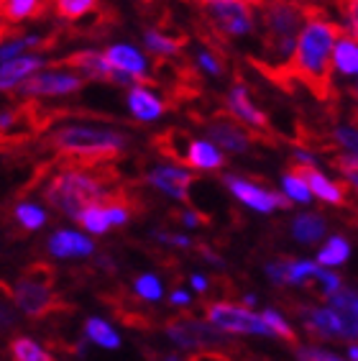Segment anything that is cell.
Returning <instances> with one entry per match:
<instances>
[{
    "label": "cell",
    "mask_w": 358,
    "mask_h": 361,
    "mask_svg": "<svg viewBox=\"0 0 358 361\" xmlns=\"http://www.w3.org/2000/svg\"><path fill=\"white\" fill-rule=\"evenodd\" d=\"M282 190H284V195H287V197H290L292 202H300V205H307V202L312 200L310 185H307L304 174L300 172L297 167L282 177Z\"/></svg>",
    "instance_id": "28"
},
{
    "label": "cell",
    "mask_w": 358,
    "mask_h": 361,
    "mask_svg": "<svg viewBox=\"0 0 358 361\" xmlns=\"http://www.w3.org/2000/svg\"><path fill=\"white\" fill-rule=\"evenodd\" d=\"M85 334H87L90 341H95L97 346H105V348H118V346H121V338H118V334L100 318H90L87 326H85Z\"/></svg>",
    "instance_id": "30"
},
{
    "label": "cell",
    "mask_w": 358,
    "mask_h": 361,
    "mask_svg": "<svg viewBox=\"0 0 358 361\" xmlns=\"http://www.w3.org/2000/svg\"><path fill=\"white\" fill-rule=\"evenodd\" d=\"M315 285H317V295L325 300H331L333 295H335L338 290H340V277H338L335 271L325 269L323 264H320V269L315 271Z\"/></svg>",
    "instance_id": "36"
},
{
    "label": "cell",
    "mask_w": 358,
    "mask_h": 361,
    "mask_svg": "<svg viewBox=\"0 0 358 361\" xmlns=\"http://www.w3.org/2000/svg\"><path fill=\"white\" fill-rule=\"evenodd\" d=\"M54 13L67 23H80L100 8V0H51Z\"/></svg>",
    "instance_id": "27"
},
{
    "label": "cell",
    "mask_w": 358,
    "mask_h": 361,
    "mask_svg": "<svg viewBox=\"0 0 358 361\" xmlns=\"http://www.w3.org/2000/svg\"><path fill=\"white\" fill-rule=\"evenodd\" d=\"M295 167L304 174V180H307V185H310L312 195H315L317 200L328 202V205H343L345 202L343 185H338L331 177H325L317 167H302V164H295Z\"/></svg>",
    "instance_id": "19"
},
{
    "label": "cell",
    "mask_w": 358,
    "mask_h": 361,
    "mask_svg": "<svg viewBox=\"0 0 358 361\" xmlns=\"http://www.w3.org/2000/svg\"><path fill=\"white\" fill-rule=\"evenodd\" d=\"M116 169L103 167V164H80V161H67L62 172H56L49 185L44 188V197L51 208L62 210L64 216L80 221L90 205L111 200L118 190Z\"/></svg>",
    "instance_id": "3"
},
{
    "label": "cell",
    "mask_w": 358,
    "mask_h": 361,
    "mask_svg": "<svg viewBox=\"0 0 358 361\" xmlns=\"http://www.w3.org/2000/svg\"><path fill=\"white\" fill-rule=\"evenodd\" d=\"M197 64H200L202 72H207V75H213V77H221L223 70H226V67H223V59L213 49H200V51H197Z\"/></svg>",
    "instance_id": "38"
},
{
    "label": "cell",
    "mask_w": 358,
    "mask_h": 361,
    "mask_svg": "<svg viewBox=\"0 0 358 361\" xmlns=\"http://www.w3.org/2000/svg\"><path fill=\"white\" fill-rule=\"evenodd\" d=\"M261 318H264V323L271 328V334H274V336H279V338H284V341H290V343H297L295 328L287 323V318H284L282 313H276V310H264Z\"/></svg>",
    "instance_id": "35"
},
{
    "label": "cell",
    "mask_w": 358,
    "mask_h": 361,
    "mask_svg": "<svg viewBox=\"0 0 358 361\" xmlns=\"http://www.w3.org/2000/svg\"><path fill=\"white\" fill-rule=\"evenodd\" d=\"M13 218L18 221L23 231H39L47 223V216L39 205H31V202H18L13 210Z\"/></svg>",
    "instance_id": "31"
},
{
    "label": "cell",
    "mask_w": 358,
    "mask_h": 361,
    "mask_svg": "<svg viewBox=\"0 0 358 361\" xmlns=\"http://www.w3.org/2000/svg\"><path fill=\"white\" fill-rule=\"evenodd\" d=\"M185 164L192 169H202V172H215L226 164V157H223L221 146L215 141H200V139H190L185 154Z\"/></svg>",
    "instance_id": "17"
},
{
    "label": "cell",
    "mask_w": 358,
    "mask_h": 361,
    "mask_svg": "<svg viewBox=\"0 0 358 361\" xmlns=\"http://www.w3.org/2000/svg\"><path fill=\"white\" fill-rule=\"evenodd\" d=\"M259 31H261L264 62H256V67L268 72L271 80H284L287 64L292 62V54L297 49V39L302 31L307 16L315 11L312 3H297V0H259Z\"/></svg>",
    "instance_id": "2"
},
{
    "label": "cell",
    "mask_w": 358,
    "mask_h": 361,
    "mask_svg": "<svg viewBox=\"0 0 358 361\" xmlns=\"http://www.w3.org/2000/svg\"><path fill=\"white\" fill-rule=\"evenodd\" d=\"M343 34V26L325 18L320 11H312L304 21L292 62L287 64L282 85L290 80L307 85L317 97H328V87L333 85V51Z\"/></svg>",
    "instance_id": "1"
},
{
    "label": "cell",
    "mask_w": 358,
    "mask_h": 361,
    "mask_svg": "<svg viewBox=\"0 0 358 361\" xmlns=\"http://www.w3.org/2000/svg\"><path fill=\"white\" fill-rule=\"evenodd\" d=\"M300 361H345L340 356L331 354V351H323V348H315V346H302L297 351Z\"/></svg>",
    "instance_id": "40"
},
{
    "label": "cell",
    "mask_w": 358,
    "mask_h": 361,
    "mask_svg": "<svg viewBox=\"0 0 358 361\" xmlns=\"http://www.w3.org/2000/svg\"><path fill=\"white\" fill-rule=\"evenodd\" d=\"M356 92H358V82H356Z\"/></svg>",
    "instance_id": "54"
},
{
    "label": "cell",
    "mask_w": 358,
    "mask_h": 361,
    "mask_svg": "<svg viewBox=\"0 0 358 361\" xmlns=\"http://www.w3.org/2000/svg\"><path fill=\"white\" fill-rule=\"evenodd\" d=\"M333 141L343 154H356L358 157V123H338L333 128Z\"/></svg>",
    "instance_id": "34"
},
{
    "label": "cell",
    "mask_w": 358,
    "mask_h": 361,
    "mask_svg": "<svg viewBox=\"0 0 358 361\" xmlns=\"http://www.w3.org/2000/svg\"><path fill=\"white\" fill-rule=\"evenodd\" d=\"M304 328L317 338H343V323L333 307H304Z\"/></svg>",
    "instance_id": "16"
},
{
    "label": "cell",
    "mask_w": 358,
    "mask_h": 361,
    "mask_svg": "<svg viewBox=\"0 0 358 361\" xmlns=\"http://www.w3.org/2000/svg\"><path fill=\"white\" fill-rule=\"evenodd\" d=\"M335 3L340 6V16H343V31L358 39V0H335Z\"/></svg>",
    "instance_id": "37"
},
{
    "label": "cell",
    "mask_w": 358,
    "mask_h": 361,
    "mask_svg": "<svg viewBox=\"0 0 358 361\" xmlns=\"http://www.w3.org/2000/svg\"><path fill=\"white\" fill-rule=\"evenodd\" d=\"M59 67H69V70H77L82 77H90V80H111L113 82V67L108 62V56L95 51V49H80V51H72L67 59L59 62Z\"/></svg>",
    "instance_id": "14"
},
{
    "label": "cell",
    "mask_w": 358,
    "mask_h": 361,
    "mask_svg": "<svg viewBox=\"0 0 358 361\" xmlns=\"http://www.w3.org/2000/svg\"><path fill=\"white\" fill-rule=\"evenodd\" d=\"M207 136H210V141H215L221 149H226L230 154H243L251 149V136L246 133V128H241V121H233V116L210 121L207 123Z\"/></svg>",
    "instance_id": "12"
},
{
    "label": "cell",
    "mask_w": 358,
    "mask_h": 361,
    "mask_svg": "<svg viewBox=\"0 0 358 361\" xmlns=\"http://www.w3.org/2000/svg\"><path fill=\"white\" fill-rule=\"evenodd\" d=\"M333 70L340 77H358V39L348 31H343L335 44Z\"/></svg>",
    "instance_id": "22"
},
{
    "label": "cell",
    "mask_w": 358,
    "mask_h": 361,
    "mask_svg": "<svg viewBox=\"0 0 358 361\" xmlns=\"http://www.w3.org/2000/svg\"><path fill=\"white\" fill-rule=\"evenodd\" d=\"M190 361H230V359L218 354V351H200V354H195Z\"/></svg>",
    "instance_id": "43"
},
{
    "label": "cell",
    "mask_w": 358,
    "mask_h": 361,
    "mask_svg": "<svg viewBox=\"0 0 358 361\" xmlns=\"http://www.w3.org/2000/svg\"><path fill=\"white\" fill-rule=\"evenodd\" d=\"M3 6H6V0H0V11H3Z\"/></svg>",
    "instance_id": "52"
},
{
    "label": "cell",
    "mask_w": 358,
    "mask_h": 361,
    "mask_svg": "<svg viewBox=\"0 0 358 361\" xmlns=\"http://www.w3.org/2000/svg\"><path fill=\"white\" fill-rule=\"evenodd\" d=\"M345 180H348V185L358 192V174H351V177H345Z\"/></svg>",
    "instance_id": "48"
},
{
    "label": "cell",
    "mask_w": 358,
    "mask_h": 361,
    "mask_svg": "<svg viewBox=\"0 0 358 361\" xmlns=\"http://www.w3.org/2000/svg\"><path fill=\"white\" fill-rule=\"evenodd\" d=\"M164 361H182V359H179V356H174V354H172V356H166Z\"/></svg>",
    "instance_id": "51"
},
{
    "label": "cell",
    "mask_w": 358,
    "mask_h": 361,
    "mask_svg": "<svg viewBox=\"0 0 358 361\" xmlns=\"http://www.w3.org/2000/svg\"><path fill=\"white\" fill-rule=\"evenodd\" d=\"M331 307L343 323V338L358 341V292L340 287L331 298Z\"/></svg>",
    "instance_id": "18"
},
{
    "label": "cell",
    "mask_w": 358,
    "mask_h": 361,
    "mask_svg": "<svg viewBox=\"0 0 358 361\" xmlns=\"http://www.w3.org/2000/svg\"><path fill=\"white\" fill-rule=\"evenodd\" d=\"M136 292L149 302H156L161 298V282L156 277H152V274H144V277L136 279Z\"/></svg>",
    "instance_id": "39"
},
{
    "label": "cell",
    "mask_w": 358,
    "mask_h": 361,
    "mask_svg": "<svg viewBox=\"0 0 358 361\" xmlns=\"http://www.w3.org/2000/svg\"><path fill=\"white\" fill-rule=\"evenodd\" d=\"M226 105H228V113H230L235 121H241V123L251 126L254 131H266V128H268V118L264 116L261 108L251 100V95H248V87L243 82H235L233 87L228 90Z\"/></svg>",
    "instance_id": "11"
},
{
    "label": "cell",
    "mask_w": 358,
    "mask_h": 361,
    "mask_svg": "<svg viewBox=\"0 0 358 361\" xmlns=\"http://www.w3.org/2000/svg\"><path fill=\"white\" fill-rule=\"evenodd\" d=\"M77 223H82L85 231H90V233H97V236L111 228V221H108V213H105L103 202H97V205H90L82 216H80V221H77Z\"/></svg>",
    "instance_id": "33"
},
{
    "label": "cell",
    "mask_w": 358,
    "mask_h": 361,
    "mask_svg": "<svg viewBox=\"0 0 358 361\" xmlns=\"http://www.w3.org/2000/svg\"><path fill=\"white\" fill-rule=\"evenodd\" d=\"M159 241L174 243V246H190V238L187 236H177V233H156Z\"/></svg>",
    "instance_id": "42"
},
{
    "label": "cell",
    "mask_w": 358,
    "mask_h": 361,
    "mask_svg": "<svg viewBox=\"0 0 358 361\" xmlns=\"http://www.w3.org/2000/svg\"><path fill=\"white\" fill-rule=\"evenodd\" d=\"M335 167L343 177H351V174H358V157L356 154H338L335 157Z\"/></svg>",
    "instance_id": "41"
},
{
    "label": "cell",
    "mask_w": 358,
    "mask_h": 361,
    "mask_svg": "<svg viewBox=\"0 0 358 361\" xmlns=\"http://www.w3.org/2000/svg\"><path fill=\"white\" fill-rule=\"evenodd\" d=\"M82 87V80L77 75H69V72H44V75H36L31 80H23L18 85V92L28 97H42V95H67V92H75Z\"/></svg>",
    "instance_id": "10"
},
{
    "label": "cell",
    "mask_w": 358,
    "mask_h": 361,
    "mask_svg": "<svg viewBox=\"0 0 358 361\" xmlns=\"http://www.w3.org/2000/svg\"><path fill=\"white\" fill-rule=\"evenodd\" d=\"M172 302H174V305H190V295H187V292H182V290H174L172 292Z\"/></svg>",
    "instance_id": "44"
},
{
    "label": "cell",
    "mask_w": 358,
    "mask_h": 361,
    "mask_svg": "<svg viewBox=\"0 0 358 361\" xmlns=\"http://www.w3.org/2000/svg\"><path fill=\"white\" fill-rule=\"evenodd\" d=\"M11 354H13L16 361H54L31 338H16L13 343H11Z\"/></svg>",
    "instance_id": "32"
},
{
    "label": "cell",
    "mask_w": 358,
    "mask_h": 361,
    "mask_svg": "<svg viewBox=\"0 0 358 361\" xmlns=\"http://www.w3.org/2000/svg\"><path fill=\"white\" fill-rule=\"evenodd\" d=\"M51 0H6V6L0 11V18L8 23H23L44 18Z\"/></svg>",
    "instance_id": "24"
},
{
    "label": "cell",
    "mask_w": 358,
    "mask_h": 361,
    "mask_svg": "<svg viewBox=\"0 0 358 361\" xmlns=\"http://www.w3.org/2000/svg\"><path fill=\"white\" fill-rule=\"evenodd\" d=\"M205 8V26L213 31L215 44L228 39H243L259 28V11L251 0H218Z\"/></svg>",
    "instance_id": "5"
},
{
    "label": "cell",
    "mask_w": 358,
    "mask_h": 361,
    "mask_svg": "<svg viewBox=\"0 0 358 361\" xmlns=\"http://www.w3.org/2000/svg\"><path fill=\"white\" fill-rule=\"evenodd\" d=\"M192 287L197 292H205L207 290V279L202 277V274H195V277H192Z\"/></svg>",
    "instance_id": "46"
},
{
    "label": "cell",
    "mask_w": 358,
    "mask_h": 361,
    "mask_svg": "<svg viewBox=\"0 0 358 361\" xmlns=\"http://www.w3.org/2000/svg\"><path fill=\"white\" fill-rule=\"evenodd\" d=\"M226 185L246 208L256 210V213H274V210H287L292 205V200L287 195L271 192V190L261 188V185H256V182L235 177V174H228Z\"/></svg>",
    "instance_id": "8"
},
{
    "label": "cell",
    "mask_w": 358,
    "mask_h": 361,
    "mask_svg": "<svg viewBox=\"0 0 358 361\" xmlns=\"http://www.w3.org/2000/svg\"><path fill=\"white\" fill-rule=\"evenodd\" d=\"M51 152L62 154L69 161L80 164H103L108 159H116L118 154L128 146L123 133L113 128H95V126H64L56 128L47 139Z\"/></svg>",
    "instance_id": "4"
},
{
    "label": "cell",
    "mask_w": 358,
    "mask_h": 361,
    "mask_svg": "<svg viewBox=\"0 0 358 361\" xmlns=\"http://www.w3.org/2000/svg\"><path fill=\"white\" fill-rule=\"evenodd\" d=\"M105 56H108V62H111L116 70L133 75L141 85H152L149 62H146V56L141 54L138 49H133L131 44H113V47H108Z\"/></svg>",
    "instance_id": "15"
},
{
    "label": "cell",
    "mask_w": 358,
    "mask_h": 361,
    "mask_svg": "<svg viewBox=\"0 0 358 361\" xmlns=\"http://www.w3.org/2000/svg\"><path fill=\"white\" fill-rule=\"evenodd\" d=\"M49 251L59 259L87 257V254H92V241L75 233V231H59V233L49 238Z\"/></svg>",
    "instance_id": "23"
},
{
    "label": "cell",
    "mask_w": 358,
    "mask_h": 361,
    "mask_svg": "<svg viewBox=\"0 0 358 361\" xmlns=\"http://www.w3.org/2000/svg\"><path fill=\"white\" fill-rule=\"evenodd\" d=\"M297 3H310V0H297Z\"/></svg>",
    "instance_id": "53"
},
{
    "label": "cell",
    "mask_w": 358,
    "mask_h": 361,
    "mask_svg": "<svg viewBox=\"0 0 358 361\" xmlns=\"http://www.w3.org/2000/svg\"><path fill=\"white\" fill-rule=\"evenodd\" d=\"M348 359H351V361H358V346H351V348H348Z\"/></svg>",
    "instance_id": "49"
},
{
    "label": "cell",
    "mask_w": 358,
    "mask_h": 361,
    "mask_svg": "<svg viewBox=\"0 0 358 361\" xmlns=\"http://www.w3.org/2000/svg\"><path fill=\"white\" fill-rule=\"evenodd\" d=\"M325 218L317 216V213H302L292 221V236L297 238L300 243H315L325 236Z\"/></svg>",
    "instance_id": "26"
},
{
    "label": "cell",
    "mask_w": 358,
    "mask_h": 361,
    "mask_svg": "<svg viewBox=\"0 0 358 361\" xmlns=\"http://www.w3.org/2000/svg\"><path fill=\"white\" fill-rule=\"evenodd\" d=\"M348 257H351V246H348V241H345L343 236H331L328 243L320 249V254H317V262H320L323 267H340L348 262Z\"/></svg>",
    "instance_id": "29"
},
{
    "label": "cell",
    "mask_w": 358,
    "mask_h": 361,
    "mask_svg": "<svg viewBox=\"0 0 358 361\" xmlns=\"http://www.w3.org/2000/svg\"><path fill=\"white\" fill-rule=\"evenodd\" d=\"M192 172L177 167V164H161L149 172V182L154 188L161 190L164 195L174 197V200H190V185H192Z\"/></svg>",
    "instance_id": "13"
},
{
    "label": "cell",
    "mask_w": 358,
    "mask_h": 361,
    "mask_svg": "<svg viewBox=\"0 0 358 361\" xmlns=\"http://www.w3.org/2000/svg\"><path fill=\"white\" fill-rule=\"evenodd\" d=\"M16 302L28 318H47L51 313H59L62 300L56 298L47 267H34L16 282Z\"/></svg>",
    "instance_id": "6"
},
{
    "label": "cell",
    "mask_w": 358,
    "mask_h": 361,
    "mask_svg": "<svg viewBox=\"0 0 358 361\" xmlns=\"http://www.w3.org/2000/svg\"><path fill=\"white\" fill-rule=\"evenodd\" d=\"M144 44L156 59H172V56L182 54L185 49V39H174V36L161 34L159 28H146L144 31Z\"/></svg>",
    "instance_id": "25"
},
{
    "label": "cell",
    "mask_w": 358,
    "mask_h": 361,
    "mask_svg": "<svg viewBox=\"0 0 358 361\" xmlns=\"http://www.w3.org/2000/svg\"><path fill=\"white\" fill-rule=\"evenodd\" d=\"M128 108L138 121H156L161 118V113L166 111V105L149 90V85H133L128 90Z\"/></svg>",
    "instance_id": "20"
},
{
    "label": "cell",
    "mask_w": 358,
    "mask_h": 361,
    "mask_svg": "<svg viewBox=\"0 0 358 361\" xmlns=\"http://www.w3.org/2000/svg\"><path fill=\"white\" fill-rule=\"evenodd\" d=\"M195 3H200V6H213V3H218V0H195Z\"/></svg>",
    "instance_id": "50"
},
{
    "label": "cell",
    "mask_w": 358,
    "mask_h": 361,
    "mask_svg": "<svg viewBox=\"0 0 358 361\" xmlns=\"http://www.w3.org/2000/svg\"><path fill=\"white\" fill-rule=\"evenodd\" d=\"M182 221H185L187 226H200V223H202V218L197 216V213H192V210H187L185 216H182Z\"/></svg>",
    "instance_id": "45"
},
{
    "label": "cell",
    "mask_w": 358,
    "mask_h": 361,
    "mask_svg": "<svg viewBox=\"0 0 358 361\" xmlns=\"http://www.w3.org/2000/svg\"><path fill=\"white\" fill-rule=\"evenodd\" d=\"M166 336L182 348H200V346H221L226 343L223 331L213 323H200L195 318H174L166 326Z\"/></svg>",
    "instance_id": "9"
},
{
    "label": "cell",
    "mask_w": 358,
    "mask_h": 361,
    "mask_svg": "<svg viewBox=\"0 0 358 361\" xmlns=\"http://www.w3.org/2000/svg\"><path fill=\"white\" fill-rule=\"evenodd\" d=\"M243 302H246L248 307H256V302H259V300H256V295H246V298H243Z\"/></svg>",
    "instance_id": "47"
},
{
    "label": "cell",
    "mask_w": 358,
    "mask_h": 361,
    "mask_svg": "<svg viewBox=\"0 0 358 361\" xmlns=\"http://www.w3.org/2000/svg\"><path fill=\"white\" fill-rule=\"evenodd\" d=\"M207 323H213L223 334H248V336H274L271 328L264 323L261 315H256L251 307H238L230 302H215L207 307Z\"/></svg>",
    "instance_id": "7"
},
{
    "label": "cell",
    "mask_w": 358,
    "mask_h": 361,
    "mask_svg": "<svg viewBox=\"0 0 358 361\" xmlns=\"http://www.w3.org/2000/svg\"><path fill=\"white\" fill-rule=\"evenodd\" d=\"M39 67H44V62L39 56H16V59L3 62L0 64V90H13V87H18L26 77L39 72Z\"/></svg>",
    "instance_id": "21"
}]
</instances>
